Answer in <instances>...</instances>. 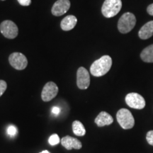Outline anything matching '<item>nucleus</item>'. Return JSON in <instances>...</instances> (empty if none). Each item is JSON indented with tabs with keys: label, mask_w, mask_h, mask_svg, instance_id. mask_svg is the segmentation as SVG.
<instances>
[{
	"label": "nucleus",
	"mask_w": 153,
	"mask_h": 153,
	"mask_svg": "<svg viewBox=\"0 0 153 153\" xmlns=\"http://www.w3.org/2000/svg\"><path fill=\"white\" fill-rule=\"evenodd\" d=\"M16 128L14 126H9L8 128H7V133H8L9 135H11V136H14V135H16Z\"/></svg>",
	"instance_id": "obj_19"
},
{
	"label": "nucleus",
	"mask_w": 153,
	"mask_h": 153,
	"mask_svg": "<svg viewBox=\"0 0 153 153\" xmlns=\"http://www.w3.org/2000/svg\"><path fill=\"white\" fill-rule=\"evenodd\" d=\"M126 103L129 107L135 109H143L145 106V99L137 93H129L126 97Z\"/></svg>",
	"instance_id": "obj_6"
},
{
	"label": "nucleus",
	"mask_w": 153,
	"mask_h": 153,
	"mask_svg": "<svg viewBox=\"0 0 153 153\" xmlns=\"http://www.w3.org/2000/svg\"><path fill=\"white\" fill-rule=\"evenodd\" d=\"M114 122V118L106 111H101L95 118V123L99 127L109 126Z\"/></svg>",
	"instance_id": "obj_12"
},
{
	"label": "nucleus",
	"mask_w": 153,
	"mask_h": 153,
	"mask_svg": "<svg viewBox=\"0 0 153 153\" xmlns=\"http://www.w3.org/2000/svg\"><path fill=\"white\" fill-rule=\"evenodd\" d=\"M136 24L135 15L131 12H126L122 15L118 22V29L121 33H128L133 29Z\"/></svg>",
	"instance_id": "obj_2"
},
{
	"label": "nucleus",
	"mask_w": 153,
	"mask_h": 153,
	"mask_svg": "<svg viewBox=\"0 0 153 153\" xmlns=\"http://www.w3.org/2000/svg\"><path fill=\"white\" fill-rule=\"evenodd\" d=\"M61 144L64 148H65L67 150H70L72 149H75V150H79L82 148V143L75 137H71L70 135L63 137L61 139Z\"/></svg>",
	"instance_id": "obj_11"
},
{
	"label": "nucleus",
	"mask_w": 153,
	"mask_h": 153,
	"mask_svg": "<svg viewBox=\"0 0 153 153\" xmlns=\"http://www.w3.org/2000/svg\"><path fill=\"white\" fill-rule=\"evenodd\" d=\"M60 137L57 134H53L51 137H49L48 142L51 145H57L60 143Z\"/></svg>",
	"instance_id": "obj_17"
},
{
	"label": "nucleus",
	"mask_w": 153,
	"mask_h": 153,
	"mask_svg": "<svg viewBox=\"0 0 153 153\" xmlns=\"http://www.w3.org/2000/svg\"><path fill=\"white\" fill-rule=\"evenodd\" d=\"M60 112V108H58V107H53L52 108V113L53 114L57 115Z\"/></svg>",
	"instance_id": "obj_23"
},
{
	"label": "nucleus",
	"mask_w": 153,
	"mask_h": 153,
	"mask_svg": "<svg viewBox=\"0 0 153 153\" xmlns=\"http://www.w3.org/2000/svg\"><path fill=\"white\" fill-rule=\"evenodd\" d=\"M76 23H77V19L76 18V16H73V15H69V16L65 17L61 22V28L65 31L70 30L73 29L74 26H76Z\"/></svg>",
	"instance_id": "obj_14"
},
{
	"label": "nucleus",
	"mask_w": 153,
	"mask_h": 153,
	"mask_svg": "<svg viewBox=\"0 0 153 153\" xmlns=\"http://www.w3.org/2000/svg\"><path fill=\"white\" fill-rule=\"evenodd\" d=\"M147 11L148 13L151 16H153V4H151L150 5H149L147 8Z\"/></svg>",
	"instance_id": "obj_22"
},
{
	"label": "nucleus",
	"mask_w": 153,
	"mask_h": 153,
	"mask_svg": "<svg viewBox=\"0 0 153 153\" xmlns=\"http://www.w3.org/2000/svg\"><path fill=\"white\" fill-rule=\"evenodd\" d=\"M9 63L17 70H23L28 65V60L24 54L21 53H13L9 57Z\"/></svg>",
	"instance_id": "obj_7"
},
{
	"label": "nucleus",
	"mask_w": 153,
	"mask_h": 153,
	"mask_svg": "<svg viewBox=\"0 0 153 153\" xmlns=\"http://www.w3.org/2000/svg\"><path fill=\"white\" fill-rule=\"evenodd\" d=\"M17 1L21 5L24 6V7H28L31 3V0H17Z\"/></svg>",
	"instance_id": "obj_21"
},
{
	"label": "nucleus",
	"mask_w": 153,
	"mask_h": 153,
	"mask_svg": "<svg viewBox=\"0 0 153 153\" xmlns=\"http://www.w3.org/2000/svg\"><path fill=\"white\" fill-rule=\"evenodd\" d=\"M140 57L145 62H153V44L143 50L140 54Z\"/></svg>",
	"instance_id": "obj_15"
},
{
	"label": "nucleus",
	"mask_w": 153,
	"mask_h": 153,
	"mask_svg": "<svg viewBox=\"0 0 153 153\" xmlns=\"http://www.w3.org/2000/svg\"><path fill=\"white\" fill-rule=\"evenodd\" d=\"M146 140L149 144L153 146V130L148 132L146 135Z\"/></svg>",
	"instance_id": "obj_20"
},
{
	"label": "nucleus",
	"mask_w": 153,
	"mask_h": 153,
	"mask_svg": "<svg viewBox=\"0 0 153 153\" xmlns=\"http://www.w3.org/2000/svg\"><path fill=\"white\" fill-rule=\"evenodd\" d=\"M58 93V87L53 82H49L45 84L41 92V99L45 102L52 100L56 97Z\"/></svg>",
	"instance_id": "obj_9"
},
{
	"label": "nucleus",
	"mask_w": 153,
	"mask_h": 153,
	"mask_svg": "<svg viewBox=\"0 0 153 153\" xmlns=\"http://www.w3.org/2000/svg\"><path fill=\"white\" fill-rule=\"evenodd\" d=\"M112 66V59L109 55H104L95 60L90 67V72L94 76H101L106 74Z\"/></svg>",
	"instance_id": "obj_1"
},
{
	"label": "nucleus",
	"mask_w": 153,
	"mask_h": 153,
	"mask_svg": "<svg viewBox=\"0 0 153 153\" xmlns=\"http://www.w3.org/2000/svg\"><path fill=\"white\" fill-rule=\"evenodd\" d=\"M0 31L5 38L8 39H14L19 33V29L16 24L10 20L4 21L1 23Z\"/></svg>",
	"instance_id": "obj_5"
},
{
	"label": "nucleus",
	"mask_w": 153,
	"mask_h": 153,
	"mask_svg": "<svg viewBox=\"0 0 153 153\" xmlns=\"http://www.w3.org/2000/svg\"><path fill=\"white\" fill-rule=\"evenodd\" d=\"M139 38L143 40H147L153 36V21L146 23L138 32Z\"/></svg>",
	"instance_id": "obj_13"
},
{
	"label": "nucleus",
	"mask_w": 153,
	"mask_h": 153,
	"mask_svg": "<svg viewBox=\"0 0 153 153\" xmlns=\"http://www.w3.org/2000/svg\"><path fill=\"white\" fill-rule=\"evenodd\" d=\"M1 1H5V0H1Z\"/></svg>",
	"instance_id": "obj_25"
},
{
	"label": "nucleus",
	"mask_w": 153,
	"mask_h": 153,
	"mask_svg": "<svg viewBox=\"0 0 153 153\" xmlns=\"http://www.w3.org/2000/svg\"><path fill=\"white\" fill-rule=\"evenodd\" d=\"M72 131L74 135L77 136H84L86 134L85 126L79 120H74L72 123Z\"/></svg>",
	"instance_id": "obj_16"
},
{
	"label": "nucleus",
	"mask_w": 153,
	"mask_h": 153,
	"mask_svg": "<svg viewBox=\"0 0 153 153\" xmlns=\"http://www.w3.org/2000/svg\"><path fill=\"white\" fill-rule=\"evenodd\" d=\"M118 123L122 128L131 129L135 125V119L131 112L127 108H121L116 114Z\"/></svg>",
	"instance_id": "obj_4"
},
{
	"label": "nucleus",
	"mask_w": 153,
	"mask_h": 153,
	"mask_svg": "<svg viewBox=\"0 0 153 153\" xmlns=\"http://www.w3.org/2000/svg\"><path fill=\"white\" fill-rule=\"evenodd\" d=\"M7 88V82L4 80H0V97H1L5 92L6 89Z\"/></svg>",
	"instance_id": "obj_18"
},
{
	"label": "nucleus",
	"mask_w": 153,
	"mask_h": 153,
	"mask_svg": "<svg viewBox=\"0 0 153 153\" xmlns=\"http://www.w3.org/2000/svg\"><path fill=\"white\" fill-rule=\"evenodd\" d=\"M40 153H50L48 151H47V150H43V151H42L41 152H40Z\"/></svg>",
	"instance_id": "obj_24"
},
{
	"label": "nucleus",
	"mask_w": 153,
	"mask_h": 153,
	"mask_svg": "<svg viewBox=\"0 0 153 153\" xmlns=\"http://www.w3.org/2000/svg\"><path fill=\"white\" fill-rule=\"evenodd\" d=\"M70 7V0H57L52 7V14L55 16H60L68 12Z\"/></svg>",
	"instance_id": "obj_10"
},
{
	"label": "nucleus",
	"mask_w": 153,
	"mask_h": 153,
	"mask_svg": "<svg viewBox=\"0 0 153 153\" xmlns=\"http://www.w3.org/2000/svg\"><path fill=\"white\" fill-rule=\"evenodd\" d=\"M90 85V76L87 70L81 67L76 72V85L80 89H87Z\"/></svg>",
	"instance_id": "obj_8"
},
{
	"label": "nucleus",
	"mask_w": 153,
	"mask_h": 153,
	"mask_svg": "<svg viewBox=\"0 0 153 153\" xmlns=\"http://www.w3.org/2000/svg\"><path fill=\"white\" fill-rule=\"evenodd\" d=\"M121 8V0H105L101 8V12L106 18H111L117 15Z\"/></svg>",
	"instance_id": "obj_3"
}]
</instances>
